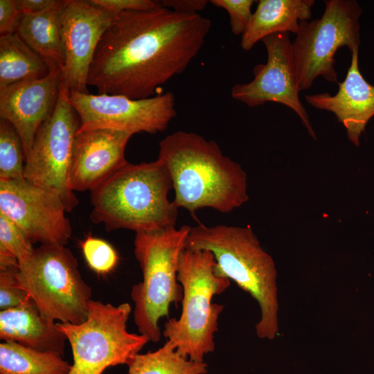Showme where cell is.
<instances>
[{
    "label": "cell",
    "instance_id": "cell-1",
    "mask_svg": "<svg viewBox=\"0 0 374 374\" xmlns=\"http://www.w3.org/2000/svg\"><path fill=\"white\" fill-rule=\"evenodd\" d=\"M211 27L199 14L161 4L146 11L118 13L102 36L87 84L98 94L145 99L183 72L198 54Z\"/></svg>",
    "mask_w": 374,
    "mask_h": 374
},
{
    "label": "cell",
    "instance_id": "cell-2",
    "mask_svg": "<svg viewBox=\"0 0 374 374\" xmlns=\"http://www.w3.org/2000/svg\"><path fill=\"white\" fill-rule=\"evenodd\" d=\"M157 160L170 176L173 204L193 215L206 207L229 213L249 199L246 172L214 141L175 132L160 141Z\"/></svg>",
    "mask_w": 374,
    "mask_h": 374
},
{
    "label": "cell",
    "instance_id": "cell-3",
    "mask_svg": "<svg viewBox=\"0 0 374 374\" xmlns=\"http://www.w3.org/2000/svg\"><path fill=\"white\" fill-rule=\"evenodd\" d=\"M185 249L207 250L215 260V271L234 281L258 303L257 336L274 339L278 332L277 271L271 256L249 226L224 224L190 227Z\"/></svg>",
    "mask_w": 374,
    "mask_h": 374
},
{
    "label": "cell",
    "instance_id": "cell-4",
    "mask_svg": "<svg viewBox=\"0 0 374 374\" xmlns=\"http://www.w3.org/2000/svg\"><path fill=\"white\" fill-rule=\"evenodd\" d=\"M170 176L157 159L127 163L91 191V220L107 231L136 232L175 226L178 208L168 198Z\"/></svg>",
    "mask_w": 374,
    "mask_h": 374
},
{
    "label": "cell",
    "instance_id": "cell-5",
    "mask_svg": "<svg viewBox=\"0 0 374 374\" xmlns=\"http://www.w3.org/2000/svg\"><path fill=\"white\" fill-rule=\"evenodd\" d=\"M216 262L207 250L184 249L179 258L177 279L183 296L181 312L164 325L163 335L182 356L204 362V356L215 350L214 335L224 305L212 303L224 292L230 280L217 276Z\"/></svg>",
    "mask_w": 374,
    "mask_h": 374
},
{
    "label": "cell",
    "instance_id": "cell-6",
    "mask_svg": "<svg viewBox=\"0 0 374 374\" xmlns=\"http://www.w3.org/2000/svg\"><path fill=\"white\" fill-rule=\"evenodd\" d=\"M190 230L188 225L136 232L134 255L143 279L133 285L130 296L134 303V321L139 334L157 343L161 335L159 320L168 317L170 305L181 301L178 283L179 258Z\"/></svg>",
    "mask_w": 374,
    "mask_h": 374
},
{
    "label": "cell",
    "instance_id": "cell-7",
    "mask_svg": "<svg viewBox=\"0 0 374 374\" xmlns=\"http://www.w3.org/2000/svg\"><path fill=\"white\" fill-rule=\"evenodd\" d=\"M17 278L45 319L73 324L87 319L92 290L81 276L76 258L64 245L35 248L19 264Z\"/></svg>",
    "mask_w": 374,
    "mask_h": 374
},
{
    "label": "cell",
    "instance_id": "cell-8",
    "mask_svg": "<svg viewBox=\"0 0 374 374\" xmlns=\"http://www.w3.org/2000/svg\"><path fill=\"white\" fill-rule=\"evenodd\" d=\"M87 308V318L81 323H57L72 350L69 374H102L108 367L127 365L150 341L127 330L128 303L115 306L91 299Z\"/></svg>",
    "mask_w": 374,
    "mask_h": 374
},
{
    "label": "cell",
    "instance_id": "cell-9",
    "mask_svg": "<svg viewBox=\"0 0 374 374\" xmlns=\"http://www.w3.org/2000/svg\"><path fill=\"white\" fill-rule=\"evenodd\" d=\"M321 18L301 21L292 42V53L300 91L308 89L322 76L338 83L335 69L337 50L347 47L350 54L359 50L362 8L354 0H326Z\"/></svg>",
    "mask_w": 374,
    "mask_h": 374
},
{
    "label": "cell",
    "instance_id": "cell-10",
    "mask_svg": "<svg viewBox=\"0 0 374 374\" xmlns=\"http://www.w3.org/2000/svg\"><path fill=\"white\" fill-rule=\"evenodd\" d=\"M69 94L68 87L62 82L55 108L39 128L24 166V179L56 195L67 212L78 203L69 183L73 144L79 127Z\"/></svg>",
    "mask_w": 374,
    "mask_h": 374
},
{
    "label": "cell",
    "instance_id": "cell-11",
    "mask_svg": "<svg viewBox=\"0 0 374 374\" xmlns=\"http://www.w3.org/2000/svg\"><path fill=\"white\" fill-rule=\"evenodd\" d=\"M69 100L80 118L77 133L109 129L132 134H155L164 131L176 115L175 96L170 91L137 100L121 95L70 92Z\"/></svg>",
    "mask_w": 374,
    "mask_h": 374
},
{
    "label": "cell",
    "instance_id": "cell-12",
    "mask_svg": "<svg viewBox=\"0 0 374 374\" xmlns=\"http://www.w3.org/2000/svg\"><path fill=\"white\" fill-rule=\"evenodd\" d=\"M262 42L267 52V62L253 68L254 78L251 82L232 87V98L250 107L267 102L285 105L299 116L310 135L316 139L308 112L299 98L290 33H274L264 37Z\"/></svg>",
    "mask_w": 374,
    "mask_h": 374
},
{
    "label": "cell",
    "instance_id": "cell-13",
    "mask_svg": "<svg viewBox=\"0 0 374 374\" xmlns=\"http://www.w3.org/2000/svg\"><path fill=\"white\" fill-rule=\"evenodd\" d=\"M62 202L26 179L0 181V213L33 244L66 245L71 226Z\"/></svg>",
    "mask_w": 374,
    "mask_h": 374
},
{
    "label": "cell",
    "instance_id": "cell-14",
    "mask_svg": "<svg viewBox=\"0 0 374 374\" xmlns=\"http://www.w3.org/2000/svg\"><path fill=\"white\" fill-rule=\"evenodd\" d=\"M115 15L91 0L62 1L59 24L64 54L62 82L70 92L89 93L90 66L98 43Z\"/></svg>",
    "mask_w": 374,
    "mask_h": 374
},
{
    "label": "cell",
    "instance_id": "cell-15",
    "mask_svg": "<svg viewBox=\"0 0 374 374\" xmlns=\"http://www.w3.org/2000/svg\"><path fill=\"white\" fill-rule=\"evenodd\" d=\"M62 70L51 68L46 76L0 89V117L10 122L29 154L41 125L53 114L59 98Z\"/></svg>",
    "mask_w": 374,
    "mask_h": 374
},
{
    "label": "cell",
    "instance_id": "cell-16",
    "mask_svg": "<svg viewBox=\"0 0 374 374\" xmlns=\"http://www.w3.org/2000/svg\"><path fill=\"white\" fill-rule=\"evenodd\" d=\"M132 135L109 129L77 133L70 169L71 190L91 191L127 164L125 151Z\"/></svg>",
    "mask_w": 374,
    "mask_h": 374
},
{
    "label": "cell",
    "instance_id": "cell-17",
    "mask_svg": "<svg viewBox=\"0 0 374 374\" xmlns=\"http://www.w3.org/2000/svg\"><path fill=\"white\" fill-rule=\"evenodd\" d=\"M358 53L356 50L351 54L350 65L344 80L337 83L336 94L324 92L305 96L312 107L333 113L346 129L349 141L356 146L359 145V138L374 116V85L359 71Z\"/></svg>",
    "mask_w": 374,
    "mask_h": 374
},
{
    "label": "cell",
    "instance_id": "cell-18",
    "mask_svg": "<svg viewBox=\"0 0 374 374\" xmlns=\"http://www.w3.org/2000/svg\"><path fill=\"white\" fill-rule=\"evenodd\" d=\"M0 339L62 355L66 338L57 323L43 317L34 301L1 310Z\"/></svg>",
    "mask_w": 374,
    "mask_h": 374
},
{
    "label": "cell",
    "instance_id": "cell-19",
    "mask_svg": "<svg viewBox=\"0 0 374 374\" xmlns=\"http://www.w3.org/2000/svg\"><path fill=\"white\" fill-rule=\"evenodd\" d=\"M242 35L240 45L249 51L264 37L276 33L296 34L299 21L312 16L314 0H260Z\"/></svg>",
    "mask_w": 374,
    "mask_h": 374
},
{
    "label": "cell",
    "instance_id": "cell-20",
    "mask_svg": "<svg viewBox=\"0 0 374 374\" xmlns=\"http://www.w3.org/2000/svg\"><path fill=\"white\" fill-rule=\"evenodd\" d=\"M62 1L35 14L23 15L16 33L50 68L63 69L64 54L60 31L59 14Z\"/></svg>",
    "mask_w": 374,
    "mask_h": 374
},
{
    "label": "cell",
    "instance_id": "cell-21",
    "mask_svg": "<svg viewBox=\"0 0 374 374\" xmlns=\"http://www.w3.org/2000/svg\"><path fill=\"white\" fill-rule=\"evenodd\" d=\"M47 62L15 33L0 37V89L48 74Z\"/></svg>",
    "mask_w": 374,
    "mask_h": 374
},
{
    "label": "cell",
    "instance_id": "cell-22",
    "mask_svg": "<svg viewBox=\"0 0 374 374\" xmlns=\"http://www.w3.org/2000/svg\"><path fill=\"white\" fill-rule=\"evenodd\" d=\"M71 367L55 353L37 350L10 341L0 344V374H69Z\"/></svg>",
    "mask_w": 374,
    "mask_h": 374
},
{
    "label": "cell",
    "instance_id": "cell-23",
    "mask_svg": "<svg viewBox=\"0 0 374 374\" xmlns=\"http://www.w3.org/2000/svg\"><path fill=\"white\" fill-rule=\"evenodd\" d=\"M127 366L128 374H205L208 371L205 362L182 356L169 341L155 351L136 354Z\"/></svg>",
    "mask_w": 374,
    "mask_h": 374
},
{
    "label": "cell",
    "instance_id": "cell-24",
    "mask_svg": "<svg viewBox=\"0 0 374 374\" xmlns=\"http://www.w3.org/2000/svg\"><path fill=\"white\" fill-rule=\"evenodd\" d=\"M25 154L20 136L12 124L0 120V181L24 179Z\"/></svg>",
    "mask_w": 374,
    "mask_h": 374
},
{
    "label": "cell",
    "instance_id": "cell-25",
    "mask_svg": "<svg viewBox=\"0 0 374 374\" xmlns=\"http://www.w3.org/2000/svg\"><path fill=\"white\" fill-rule=\"evenodd\" d=\"M80 247L87 265L96 273L107 274L118 262L116 251L104 240L89 235L80 242Z\"/></svg>",
    "mask_w": 374,
    "mask_h": 374
},
{
    "label": "cell",
    "instance_id": "cell-26",
    "mask_svg": "<svg viewBox=\"0 0 374 374\" xmlns=\"http://www.w3.org/2000/svg\"><path fill=\"white\" fill-rule=\"evenodd\" d=\"M0 248L12 254L19 264L29 258L35 249L24 232L2 213H0Z\"/></svg>",
    "mask_w": 374,
    "mask_h": 374
},
{
    "label": "cell",
    "instance_id": "cell-27",
    "mask_svg": "<svg viewBox=\"0 0 374 374\" xmlns=\"http://www.w3.org/2000/svg\"><path fill=\"white\" fill-rule=\"evenodd\" d=\"M19 267L0 270V309L4 310L21 305L31 299L21 287Z\"/></svg>",
    "mask_w": 374,
    "mask_h": 374
},
{
    "label": "cell",
    "instance_id": "cell-28",
    "mask_svg": "<svg viewBox=\"0 0 374 374\" xmlns=\"http://www.w3.org/2000/svg\"><path fill=\"white\" fill-rule=\"evenodd\" d=\"M211 3L223 8L229 14L231 32L236 35H242L252 17L251 7L253 0H212Z\"/></svg>",
    "mask_w": 374,
    "mask_h": 374
},
{
    "label": "cell",
    "instance_id": "cell-29",
    "mask_svg": "<svg viewBox=\"0 0 374 374\" xmlns=\"http://www.w3.org/2000/svg\"><path fill=\"white\" fill-rule=\"evenodd\" d=\"M91 1L115 15L126 11H146L160 6L159 1L152 0H91Z\"/></svg>",
    "mask_w": 374,
    "mask_h": 374
},
{
    "label": "cell",
    "instance_id": "cell-30",
    "mask_svg": "<svg viewBox=\"0 0 374 374\" xmlns=\"http://www.w3.org/2000/svg\"><path fill=\"white\" fill-rule=\"evenodd\" d=\"M22 16L16 7L15 0H0L1 36L15 33Z\"/></svg>",
    "mask_w": 374,
    "mask_h": 374
},
{
    "label": "cell",
    "instance_id": "cell-31",
    "mask_svg": "<svg viewBox=\"0 0 374 374\" xmlns=\"http://www.w3.org/2000/svg\"><path fill=\"white\" fill-rule=\"evenodd\" d=\"M159 2L162 6L186 14H197L208 3L206 0H163Z\"/></svg>",
    "mask_w": 374,
    "mask_h": 374
},
{
    "label": "cell",
    "instance_id": "cell-32",
    "mask_svg": "<svg viewBox=\"0 0 374 374\" xmlns=\"http://www.w3.org/2000/svg\"><path fill=\"white\" fill-rule=\"evenodd\" d=\"M57 0H15L17 8L22 15L35 14L52 6Z\"/></svg>",
    "mask_w": 374,
    "mask_h": 374
}]
</instances>
